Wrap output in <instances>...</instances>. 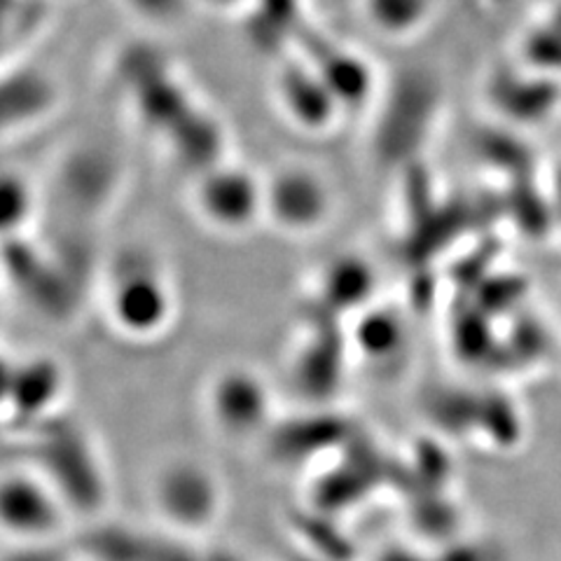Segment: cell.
Here are the masks:
<instances>
[{
	"label": "cell",
	"mask_w": 561,
	"mask_h": 561,
	"mask_svg": "<svg viewBox=\"0 0 561 561\" xmlns=\"http://www.w3.org/2000/svg\"><path fill=\"white\" fill-rule=\"evenodd\" d=\"M70 515L61 491L38 468L0 472V534L14 546H47Z\"/></svg>",
	"instance_id": "obj_1"
},
{
	"label": "cell",
	"mask_w": 561,
	"mask_h": 561,
	"mask_svg": "<svg viewBox=\"0 0 561 561\" xmlns=\"http://www.w3.org/2000/svg\"><path fill=\"white\" fill-rule=\"evenodd\" d=\"M192 208L210 230L222 234L249 232L265 220V175L222 160L197 173Z\"/></svg>",
	"instance_id": "obj_2"
},
{
	"label": "cell",
	"mask_w": 561,
	"mask_h": 561,
	"mask_svg": "<svg viewBox=\"0 0 561 561\" xmlns=\"http://www.w3.org/2000/svg\"><path fill=\"white\" fill-rule=\"evenodd\" d=\"M150 499L167 526L185 534H202L218 522L225 489L208 466L195 459H171L154 472Z\"/></svg>",
	"instance_id": "obj_3"
},
{
	"label": "cell",
	"mask_w": 561,
	"mask_h": 561,
	"mask_svg": "<svg viewBox=\"0 0 561 561\" xmlns=\"http://www.w3.org/2000/svg\"><path fill=\"white\" fill-rule=\"evenodd\" d=\"M335 210L325 173L307 162H284L265 175V220L293 237L323 230Z\"/></svg>",
	"instance_id": "obj_4"
},
{
	"label": "cell",
	"mask_w": 561,
	"mask_h": 561,
	"mask_svg": "<svg viewBox=\"0 0 561 561\" xmlns=\"http://www.w3.org/2000/svg\"><path fill=\"white\" fill-rule=\"evenodd\" d=\"M105 311L111 323L131 340H152L167 330L173 316V290L152 262H122L108 284Z\"/></svg>",
	"instance_id": "obj_5"
},
{
	"label": "cell",
	"mask_w": 561,
	"mask_h": 561,
	"mask_svg": "<svg viewBox=\"0 0 561 561\" xmlns=\"http://www.w3.org/2000/svg\"><path fill=\"white\" fill-rule=\"evenodd\" d=\"M204 398L208 421L227 440H253L265 433L272 421V389L265 377L251 367L232 365L216 373Z\"/></svg>",
	"instance_id": "obj_6"
},
{
	"label": "cell",
	"mask_w": 561,
	"mask_h": 561,
	"mask_svg": "<svg viewBox=\"0 0 561 561\" xmlns=\"http://www.w3.org/2000/svg\"><path fill=\"white\" fill-rule=\"evenodd\" d=\"M272 99L278 115L293 129L309 136L328 134L344 113L323 76L307 57H290L276 68Z\"/></svg>",
	"instance_id": "obj_7"
},
{
	"label": "cell",
	"mask_w": 561,
	"mask_h": 561,
	"mask_svg": "<svg viewBox=\"0 0 561 561\" xmlns=\"http://www.w3.org/2000/svg\"><path fill=\"white\" fill-rule=\"evenodd\" d=\"M365 22L381 35L414 33L428 12V0H360Z\"/></svg>",
	"instance_id": "obj_8"
},
{
	"label": "cell",
	"mask_w": 561,
	"mask_h": 561,
	"mask_svg": "<svg viewBox=\"0 0 561 561\" xmlns=\"http://www.w3.org/2000/svg\"><path fill=\"white\" fill-rule=\"evenodd\" d=\"M367 288H370V272L363 265V260H335V265L325 276V295L330 302H344L354 307L363 300Z\"/></svg>",
	"instance_id": "obj_9"
},
{
	"label": "cell",
	"mask_w": 561,
	"mask_h": 561,
	"mask_svg": "<svg viewBox=\"0 0 561 561\" xmlns=\"http://www.w3.org/2000/svg\"><path fill=\"white\" fill-rule=\"evenodd\" d=\"M31 210V190L16 175H0V234L20 227Z\"/></svg>",
	"instance_id": "obj_10"
},
{
	"label": "cell",
	"mask_w": 561,
	"mask_h": 561,
	"mask_svg": "<svg viewBox=\"0 0 561 561\" xmlns=\"http://www.w3.org/2000/svg\"><path fill=\"white\" fill-rule=\"evenodd\" d=\"M398 323L391 321V316L377 313L375 319L360 323L358 342L367 351V354H386V351L396 348L398 344Z\"/></svg>",
	"instance_id": "obj_11"
},
{
	"label": "cell",
	"mask_w": 561,
	"mask_h": 561,
	"mask_svg": "<svg viewBox=\"0 0 561 561\" xmlns=\"http://www.w3.org/2000/svg\"><path fill=\"white\" fill-rule=\"evenodd\" d=\"M10 3L12 0H0V41H3V35L8 31V22H10Z\"/></svg>",
	"instance_id": "obj_12"
}]
</instances>
